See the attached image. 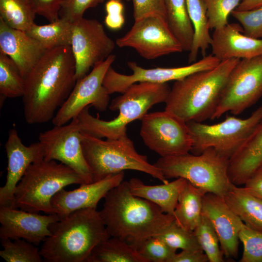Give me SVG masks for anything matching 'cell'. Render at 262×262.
Segmentation results:
<instances>
[{
	"label": "cell",
	"instance_id": "1",
	"mask_svg": "<svg viewBox=\"0 0 262 262\" xmlns=\"http://www.w3.org/2000/svg\"><path fill=\"white\" fill-rule=\"evenodd\" d=\"M75 60L70 46L47 49L25 78L22 97L29 124L52 120L77 82Z\"/></svg>",
	"mask_w": 262,
	"mask_h": 262
},
{
	"label": "cell",
	"instance_id": "2",
	"mask_svg": "<svg viewBox=\"0 0 262 262\" xmlns=\"http://www.w3.org/2000/svg\"><path fill=\"white\" fill-rule=\"evenodd\" d=\"M104 199L99 212L109 235L136 248L175 220L155 203L133 195L126 181L111 189Z\"/></svg>",
	"mask_w": 262,
	"mask_h": 262
},
{
	"label": "cell",
	"instance_id": "3",
	"mask_svg": "<svg viewBox=\"0 0 262 262\" xmlns=\"http://www.w3.org/2000/svg\"><path fill=\"white\" fill-rule=\"evenodd\" d=\"M49 228L51 235L40 249L47 262H87L94 248L110 237L99 212L93 208L60 216Z\"/></svg>",
	"mask_w": 262,
	"mask_h": 262
},
{
	"label": "cell",
	"instance_id": "4",
	"mask_svg": "<svg viewBox=\"0 0 262 262\" xmlns=\"http://www.w3.org/2000/svg\"><path fill=\"white\" fill-rule=\"evenodd\" d=\"M240 60L221 61L213 69L176 81L164 102L165 111L185 122L211 119L229 74Z\"/></svg>",
	"mask_w": 262,
	"mask_h": 262
},
{
	"label": "cell",
	"instance_id": "5",
	"mask_svg": "<svg viewBox=\"0 0 262 262\" xmlns=\"http://www.w3.org/2000/svg\"><path fill=\"white\" fill-rule=\"evenodd\" d=\"M171 88L166 83L140 82L130 86L109 105L112 111L119 110L118 115L109 121L95 117L85 107L77 116L82 132L102 139H117L127 133V125L140 119L153 105L165 102Z\"/></svg>",
	"mask_w": 262,
	"mask_h": 262
},
{
	"label": "cell",
	"instance_id": "6",
	"mask_svg": "<svg viewBox=\"0 0 262 262\" xmlns=\"http://www.w3.org/2000/svg\"><path fill=\"white\" fill-rule=\"evenodd\" d=\"M83 183L82 179L68 166L43 159L31 164L17 184L16 208L57 214L51 203L52 198L67 185Z\"/></svg>",
	"mask_w": 262,
	"mask_h": 262
},
{
	"label": "cell",
	"instance_id": "7",
	"mask_svg": "<svg viewBox=\"0 0 262 262\" xmlns=\"http://www.w3.org/2000/svg\"><path fill=\"white\" fill-rule=\"evenodd\" d=\"M82 145L93 182L126 170L144 172L164 183L169 182L147 156L137 152L127 133L117 139L103 140L82 132Z\"/></svg>",
	"mask_w": 262,
	"mask_h": 262
},
{
	"label": "cell",
	"instance_id": "8",
	"mask_svg": "<svg viewBox=\"0 0 262 262\" xmlns=\"http://www.w3.org/2000/svg\"><path fill=\"white\" fill-rule=\"evenodd\" d=\"M229 163L228 158L208 147L199 155L161 157L154 164L167 179L182 178L206 193L223 197L233 184L228 176Z\"/></svg>",
	"mask_w": 262,
	"mask_h": 262
},
{
	"label": "cell",
	"instance_id": "9",
	"mask_svg": "<svg viewBox=\"0 0 262 262\" xmlns=\"http://www.w3.org/2000/svg\"><path fill=\"white\" fill-rule=\"evenodd\" d=\"M261 121L262 105L245 119L227 116L224 121L212 125L194 121L186 122L193 141L190 152L199 155L205 149L213 147L229 159Z\"/></svg>",
	"mask_w": 262,
	"mask_h": 262
},
{
	"label": "cell",
	"instance_id": "10",
	"mask_svg": "<svg viewBox=\"0 0 262 262\" xmlns=\"http://www.w3.org/2000/svg\"><path fill=\"white\" fill-rule=\"evenodd\" d=\"M262 97V55L241 59L229 74L211 120L228 112L239 115Z\"/></svg>",
	"mask_w": 262,
	"mask_h": 262
},
{
	"label": "cell",
	"instance_id": "11",
	"mask_svg": "<svg viewBox=\"0 0 262 262\" xmlns=\"http://www.w3.org/2000/svg\"><path fill=\"white\" fill-rule=\"evenodd\" d=\"M144 144L162 157L188 153L193 138L186 122L164 110L147 113L141 119Z\"/></svg>",
	"mask_w": 262,
	"mask_h": 262
},
{
	"label": "cell",
	"instance_id": "12",
	"mask_svg": "<svg viewBox=\"0 0 262 262\" xmlns=\"http://www.w3.org/2000/svg\"><path fill=\"white\" fill-rule=\"evenodd\" d=\"M115 43L121 48H133L147 60L183 51L167 20L155 16L134 20L130 31L118 38Z\"/></svg>",
	"mask_w": 262,
	"mask_h": 262
},
{
	"label": "cell",
	"instance_id": "13",
	"mask_svg": "<svg viewBox=\"0 0 262 262\" xmlns=\"http://www.w3.org/2000/svg\"><path fill=\"white\" fill-rule=\"evenodd\" d=\"M115 58V55H110L96 65L85 76L77 80L68 97L52 119L53 125L66 124L89 105L99 112L106 110L110 94L103 86V81L107 70Z\"/></svg>",
	"mask_w": 262,
	"mask_h": 262
},
{
	"label": "cell",
	"instance_id": "14",
	"mask_svg": "<svg viewBox=\"0 0 262 262\" xmlns=\"http://www.w3.org/2000/svg\"><path fill=\"white\" fill-rule=\"evenodd\" d=\"M38 139L43 147L44 159L58 161L68 166L84 183L93 182L83 153L82 132L77 117L68 124L54 126L51 129L40 133Z\"/></svg>",
	"mask_w": 262,
	"mask_h": 262
},
{
	"label": "cell",
	"instance_id": "15",
	"mask_svg": "<svg viewBox=\"0 0 262 262\" xmlns=\"http://www.w3.org/2000/svg\"><path fill=\"white\" fill-rule=\"evenodd\" d=\"M221 61L211 54L189 65L177 67H156L145 68L136 62L130 61L127 66L132 71L131 75H125L116 71L111 66L104 76L103 85L110 95L123 93L130 86L140 82L166 83L169 81L182 79L193 73L213 69Z\"/></svg>",
	"mask_w": 262,
	"mask_h": 262
},
{
	"label": "cell",
	"instance_id": "16",
	"mask_svg": "<svg viewBox=\"0 0 262 262\" xmlns=\"http://www.w3.org/2000/svg\"><path fill=\"white\" fill-rule=\"evenodd\" d=\"M70 46L78 80L88 74L91 67L111 55L115 43L98 21L82 17L73 22Z\"/></svg>",
	"mask_w": 262,
	"mask_h": 262
},
{
	"label": "cell",
	"instance_id": "17",
	"mask_svg": "<svg viewBox=\"0 0 262 262\" xmlns=\"http://www.w3.org/2000/svg\"><path fill=\"white\" fill-rule=\"evenodd\" d=\"M8 164L5 185L0 188V207L16 208V187L29 165L44 158L43 147L38 141L25 146L17 131L10 129L4 146Z\"/></svg>",
	"mask_w": 262,
	"mask_h": 262
},
{
	"label": "cell",
	"instance_id": "18",
	"mask_svg": "<svg viewBox=\"0 0 262 262\" xmlns=\"http://www.w3.org/2000/svg\"><path fill=\"white\" fill-rule=\"evenodd\" d=\"M60 218L58 214L41 215L18 208L0 207V238L23 239L38 246L51 235L49 225Z\"/></svg>",
	"mask_w": 262,
	"mask_h": 262
},
{
	"label": "cell",
	"instance_id": "19",
	"mask_svg": "<svg viewBox=\"0 0 262 262\" xmlns=\"http://www.w3.org/2000/svg\"><path fill=\"white\" fill-rule=\"evenodd\" d=\"M202 214L212 224L224 256L227 259L237 258L239 234L245 224L230 209L223 197L210 192L203 197Z\"/></svg>",
	"mask_w": 262,
	"mask_h": 262
},
{
	"label": "cell",
	"instance_id": "20",
	"mask_svg": "<svg viewBox=\"0 0 262 262\" xmlns=\"http://www.w3.org/2000/svg\"><path fill=\"white\" fill-rule=\"evenodd\" d=\"M124 171L108 175L89 183H83L74 190L62 189L51 199V203L60 216L82 209H97L101 199L113 188L119 185L124 178Z\"/></svg>",
	"mask_w": 262,
	"mask_h": 262
},
{
	"label": "cell",
	"instance_id": "21",
	"mask_svg": "<svg viewBox=\"0 0 262 262\" xmlns=\"http://www.w3.org/2000/svg\"><path fill=\"white\" fill-rule=\"evenodd\" d=\"M210 46L212 54L220 61L262 55V39L245 35L242 26L237 23H228L222 28L214 30Z\"/></svg>",
	"mask_w": 262,
	"mask_h": 262
},
{
	"label": "cell",
	"instance_id": "22",
	"mask_svg": "<svg viewBox=\"0 0 262 262\" xmlns=\"http://www.w3.org/2000/svg\"><path fill=\"white\" fill-rule=\"evenodd\" d=\"M47 50L25 32L10 27L0 18V51L14 61L24 79Z\"/></svg>",
	"mask_w": 262,
	"mask_h": 262
},
{
	"label": "cell",
	"instance_id": "23",
	"mask_svg": "<svg viewBox=\"0 0 262 262\" xmlns=\"http://www.w3.org/2000/svg\"><path fill=\"white\" fill-rule=\"evenodd\" d=\"M262 164V121L229 159L228 176L234 185H244Z\"/></svg>",
	"mask_w": 262,
	"mask_h": 262
},
{
	"label": "cell",
	"instance_id": "24",
	"mask_svg": "<svg viewBox=\"0 0 262 262\" xmlns=\"http://www.w3.org/2000/svg\"><path fill=\"white\" fill-rule=\"evenodd\" d=\"M186 180L178 178L168 183L148 185L139 179L133 178L128 182L130 190L133 195L155 203L164 212L174 216L180 193Z\"/></svg>",
	"mask_w": 262,
	"mask_h": 262
},
{
	"label": "cell",
	"instance_id": "25",
	"mask_svg": "<svg viewBox=\"0 0 262 262\" xmlns=\"http://www.w3.org/2000/svg\"><path fill=\"white\" fill-rule=\"evenodd\" d=\"M223 198L246 226L262 231V199L233 184Z\"/></svg>",
	"mask_w": 262,
	"mask_h": 262
},
{
	"label": "cell",
	"instance_id": "26",
	"mask_svg": "<svg viewBox=\"0 0 262 262\" xmlns=\"http://www.w3.org/2000/svg\"><path fill=\"white\" fill-rule=\"evenodd\" d=\"M206 193L186 180L174 211L175 221L179 226L189 231L195 229L201 217L203 197Z\"/></svg>",
	"mask_w": 262,
	"mask_h": 262
},
{
	"label": "cell",
	"instance_id": "27",
	"mask_svg": "<svg viewBox=\"0 0 262 262\" xmlns=\"http://www.w3.org/2000/svg\"><path fill=\"white\" fill-rule=\"evenodd\" d=\"M188 14L192 23L194 33L192 47L188 55V63L196 61L199 51L202 57L211 45L207 10L203 0H186Z\"/></svg>",
	"mask_w": 262,
	"mask_h": 262
},
{
	"label": "cell",
	"instance_id": "28",
	"mask_svg": "<svg viewBox=\"0 0 262 262\" xmlns=\"http://www.w3.org/2000/svg\"><path fill=\"white\" fill-rule=\"evenodd\" d=\"M87 262H147L132 244L114 237L98 244Z\"/></svg>",
	"mask_w": 262,
	"mask_h": 262
},
{
	"label": "cell",
	"instance_id": "29",
	"mask_svg": "<svg viewBox=\"0 0 262 262\" xmlns=\"http://www.w3.org/2000/svg\"><path fill=\"white\" fill-rule=\"evenodd\" d=\"M168 25L181 45L183 51H190L194 31L189 18L186 0H164Z\"/></svg>",
	"mask_w": 262,
	"mask_h": 262
},
{
	"label": "cell",
	"instance_id": "30",
	"mask_svg": "<svg viewBox=\"0 0 262 262\" xmlns=\"http://www.w3.org/2000/svg\"><path fill=\"white\" fill-rule=\"evenodd\" d=\"M73 23L59 18L44 25L35 23L25 33L41 43L46 49L71 46Z\"/></svg>",
	"mask_w": 262,
	"mask_h": 262
},
{
	"label": "cell",
	"instance_id": "31",
	"mask_svg": "<svg viewBox=\"0 0 262 262\" xmlns=\"http://www.w3.org/2000/svg\"><path fill=\"white\" fill-rule=\"evenodd\" d=\"M35 15L28 0H0V18L13 29L26 32Z\"/></svg>",
	"mask_w": 262,
	"mask_h": 262
},
{
	"label": "cell",
	"instance_id": "32",
	"mask_svg": "<svg viewBox=\"0 0 262 262\" xmlns=\"http://www.w3.org/2000/svg\"><path fill=\"white\" fill-rule=\"evenodd\" d=\"M25 91V79L14 61L0 51V101L5 98L23 97Z\"/></svg>",
	"mask_w": 262,
	"mask_h": 262
},
{
	"label": "cell",
	"instance_id": "33",
	"mask_svg": "<svg viewBox=\"0 0 262 262\" xmlns=\"http://www.w3.org/2000/svg\"><path fill=\"white\" fill-rule=\"evenodd\" d=\"M0 239V256L7 262H41L43 259L36 246L23 239Z\"/></svg>",
	"mask_w": 262,
	"mask_h": 262
},
{
	"label": "cell",
	"instance_id": "34",
	"mask_svg": "<svg viewBox=\"0 0 262 262\" xmlns=\"http://www.w3.org/2000/svg\"><path fill=\"white\" fill-rule=\"evenodd\" d=\"M194 234L203 251L210 262H224V255L219 246V241L209 219L202 214Z\"/></svg>",
	"mask_w": 262,
	"mask_h": 262
},
{
	"label": "cell",
	"instance_id": "35",
	"mask_svg": "<svg viewBox=\"0 0 262 262\" xmlns=\"http://www.w3.org/2000/svg\"><path fill=\"white\" fill-rule=\"evenodd\" d=\"M155 236L176 250H202L193 231L183 229L175 220Z\"/></svg>",
	"mask_w": 262,
	"mask_h": 262
},
{
	"label": "cell",
	"instance_id": "36",
	"mask_svg": "<svg viewBox=\"0 0 262 262\" xmlns=\"http://www.w3.org/2000/svg\"><path fill=\"white\" fill-rule=\"evenodd\" d=\"M207 10L210 30L222 28L227 25L229 14L242 0H203Z\"/></svg>",
	"mask_w": 262,
	"mask_h": 262
},
{
	"label": "cell",
	"instance_id": "37",
	"mask_svg": "<svg viewBox=\"0 0 262 262\" xmlns=\"http://www.w3.org/2000/svg\"><path fill=\"white\" fill-rule=\"evenodd\" d=\"M244 246L240 262H262V231L251 229L245 224L239 234Z\"/></svg>",
	"mask_w": 262,
	"mask_h": 262
},
{
	"label": "cell",
	"instance_id": "38",
	"mask_svg": "<svg viewBox=\"0 0 262 262\" xmlns=\"http://www.w3.org/2000/svg\"><path fill=\"white\" fill-rule=\"evenodd\" d=\"M136 249L147 262H169L177 253V250L155 236L145 240Z\"/></svg>",
	"mask_w": 262,
	"mask_h": 262
},
{
	"label": "cell",
	"instance_id": "39",
	"mask_svg": "<svg viewBox=\"0 0 262 262\" xmlns=\"http://www.w3.org/2000/svg\"><path fill=\"white\" fill-rule=\"evenodd\" d=\"M230 14L239 22L245 35L262 39V6L246 11L234 10Z\"/></svg>",
	"mask_w": 262,
	"mask_h": 262
},
{
	"label": "cell",
	"instance_id": "40",
	"mask_svg": "<svg viewBox=\"0 0 262 262\" xmlns=\"http://www.w3.org/2000/svg\"><path fill=\"white\" fill-rule=\"evenodd\" d=\"M104 0H61L59 17L73 23L83 17L88 9L97 6Z\"/></svg>",
	"mask_w": 262,
	"mask_h": 262
},
{
	"label": "cell",
	"instance_id": "41",
	"mask_svg": "<svg viewBox=\"0 0 262 262\" xmlns=\"http://www.w3.org/2000/svg\"><path fill=\"white\" fill-rule=\"evenodd\" d=\"M132 1L134 20L149 16H158L167 20L164 0H132Z\"/></svg>",
	"mask_w": 262,
	"mask_h": 262
},
{
	"label": "cell",
	"instance_id": "42",
	"mask_svg": "<svg viewBox=\"0 0 262 262\" xmlns=\"http://www.w3.org/2000/svg\"><path fill=\"white\" fill-rule=\"evenodd\" d=\"M121 0H109L105 4V25L110 29H121L125 23L124 5Z\"/></svg>",
	"mask_w": 262,
	"mask_h": 262
},
{
	"label": "cell",
	"instance_id": "43",
	"mask_svg": "<svg viewBox=\"0 0 262 262\" xmlns=\"http://www.w3.org/2000/svg\"><path fill=\"white\" fill-rule=\"evenodd\" d=\"M36 14L41 16L50 22L58 19L61 9V0H28Z\"/></svg>",
	"mask_w": 262,
	"mask_h": 262
},
{
	"label": "cell",
	"instance_id": "44",
	"mask_svg": "<svg viewBox=\"0 0 262 262\" xmlns=\"http://www.w3.org/2000/svg\"><path fill=\"white\" fill-rule=\"evenodd\" d=\"M209 259L202 250H182L176 253L169 262H207Z\"/></svg>",
	"mask_w": 262,
	"mask_h": 262
},
{
	"label": "cell",
	"instance_id": "45",
	"mask_svg": "<svg viewBox=\"0 0 262 262\" xmlns=\"http://www.w3.org/2000/svg\"><path fill=\"white\" fill-rule=\"evenodd\" d=\"M244 185L249 192L262 199V164L255 170Z\"/></svg>",
	"mask_w": 262,
	"mask_h": 262
},
{
	"label": "cell",
	"instance_id": "46",
	"mask_svg": "<svg viewBox=\"0 0 262 262\" xmlns=\"http://www.w3.org/2000/svg\"><path fill=\"white\" fill-rule=\"evenodd\" d=\"M262 6V0H242L235 9L237 11H246Z\"/></svg>",
	"mask_w": 262,
	"mask_h": 262
},
{
	"label": "cell",
	"instance_id": "47",
	"mask_svg": "<svg viewBox=\"0 0 262 262\" xmlns=\"http://www.w3.org/2000/svg\"><path fill=\"white\" fill-rule=\"evenodd\" d=\"M126 0V1H130V0Z\"/></svg>",
	"mask_w": 262,
	"mask_h": 262
}]
</instances>
